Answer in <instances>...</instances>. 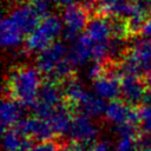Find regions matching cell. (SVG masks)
Returning <instances> with one entry per match:
<instances>
[{"label":"cell","mask_w":151,"mask_h":151,"mask_svg":"<svg viewBox=\"0 0 151 151\" xmlns=\"http://www.w3.org/2000/svg\"><path fill=\"white\" fill-rule=\"evenodd\" d=\"M68 136L71 140L79 143L85 147L86 151H90L92 146L97 143V138L99 136V127L92 120V118L86 117L84 114H77L73 117Z\"/></svg>","instance_id":"obj_5"},{"label":"cell","mask_w":151,"mask_h":151,"mask_svg":"<svg viewBox=\"0 0 151 151\" xmlns=\"http://www.w3.org/2000/svg\"><path fill=\"white\" fill-rule=\"evenodd\" d=\"M68 57V50L61 41H57L38 53L35 59L37 68L46 77L53 72Z\"/></svg>","instance_id":"obj_6"},{"label":"cell","mask_w":151,"mask_h":151,"mask_svg":"<svg viewBox=\"0 0 151 151\" xmlns=\"http://www.w3.org/2000/svg\"><path fill=\"white\" fill-rule=\"evenodd\" d=\"M113 131L118 138H136L138 134L137 125L134 124H123L113 127Z\"/></svg>","instance_id":"obj_20"},{"label":"cell","mask_w":151,"mask_h":151,"mask_svg":"<svg viewBox=\"0 0 151 151\" xmlns=\"http://www.w3.org/2000/svg\"><path fill=\"white\" fill-rule=\"evenodd\" d=\"M73 110L71 109V106L68 104L61 103L60 105H58L57 107H54V110L52 111V113L48 117V122L51 124V126L53 127L55 134H68L71 124H72V112Z\"/></svg>","instance_id":"obj_16"},{"label":"cell","mask_w":151,"mask_h":151,"mask_svg":"<svg viewBox=\"0 0 151 151\" xmlns=\"http://www.w3.org/2000/svg\"><path fill=\"white\" fill-rule=\"evenodd\" d=\"M105 118L107 122L117 125L123 124H134L139 123V114L138 111H136L131 105L126 104L123 100H112L107 104L106 111H105Z\"/></svg>","instance_id":"obj_8"},{"label":"cell","mask_w":151,"mask_h":151,"mask_svg":"<svg viewBox=\"0 0 151 151\" xmlns=\"http://www.w3.org/2000/svg\"><path fill=\"white\" fill-rule=\"evenodd\" d=\"M2 147L4 151H21L31 149L29 139L21 134L17 127L7 129L2 134Z\"/></svg>","instance_id":"obj_17"},{"label":"cell","mask_w":151,"mask_h":151,"mask_svg":"<svg viewBox=\"0 0 151 151\" xmlns=\"http://www.w3.org/2000/svg\"><path fill=\"white\" fill-rule=\"evenodd\" d=\"M147 87L144 80L134 76H125L120 79V96L129 105L143 104Z\"/></svg>","instance_id":"obj_10"},{"label":"cell","mask_w":151,"mask_h":151,"mask_svg":"<svg viewBox=\"0 0 151 151\" xmlns=\"http://www.w3.org/2000/svg\"><path fill=\"white\" fill-rule=\"evenodd\" d=\"M77 1H79V0H51L52 4H54V5L59 6V7H64V8L76 5Z\"/></svg>","instance_id":"obj_25"},{"label":"cell","mask_w":151,"mask_h":151,"mask_svg":"<svg viewBox=\"0 0 151 151\" xmlns=\"http://www.w3.org/2000/svg\"><path fill=\"white\" fill-rule=\"evenodd\" d=\"M63 98H64L63 88L58 83L51 80L42 81L41 87L39 90L38 99L35 104L32 106L35 117L47 120L54 107H57L63 103Z\"/></svg>","instance_id":"obj_3"},{"label":"cell","mask_w":151,"mask_h":151,"mask_svg":"<svg viewBox=\"0 0 151 151\" xmlns=\"http://www.w3.org/2000/svg\"><path fill=\"white\" fill-rule=\"evenodd\" d=\"M25 37L24 32L8 14L2 18L0 25V39L5 48H17L22 44Z\"/></svg>","instance_id":"obj_12"},{"label":"cell","mask_w":151,"mask_h":151,"mask_svg":"<svg viewBox=\"0 0 151 151\" xmlns=\"http://www.w3.org/2000/svg\"><path fill=\"white\" fill-rule=\"evenodd\" d=\"M22 109L24 106L14 99L7 98L2 100L1 109H0V118H1V126L4 131L7 129L15 127L24 119Z\"/></svg>","instance_id":"obj_15"},{"label":"cell","mask_w":151,"mask_h":151,"mask_svg":"<svg viewBox=\"0 0 151 151\" xmlns=\"http://www.w3.org/2000/svg\"><path fill=\"white\" fill-rule=\"evenodd\" d=\"M139 124L145 133H151V101L144 103L138 110Z\"/></svg>","instance_id":"obj_19"},{"label":"cell","mask_w":151,"mask_h":151,"mask_svg":"<svg viewBox=\"0 0 151 151\" xmlns=\"http://www.w3.org/2000/svg\"><path fill=\"white\" fill-rule=\"evenodd\" d=\"M58 151H86L84 146H81L77 142H65L58 146Z\"/></svg>","instance_id":"obj_23"},{"label":"cell","mask_w":151,"mask_h":151,"mask_svg":"<svg viewBox=\"0 0 151 151\" xmlns=\"http://www.w3.org/2000/svg\"><path fill=\"white\" fill-rule=\"evenodd\" d=\"M68 59L74 67L93 60V44L85 34H81L72 42V47L68 50Z\"/></svg>","instance_id":"obj_13"},{"label":"cell","mask_w":151,"mask_h":151,"mask_svg":"<svg viewBox=\"0 0 151 151\" xmlns=\"http://www.w3.org/2000/svg\"><path fill=\"white\" fill-rule=\"evenodd\" d=\"M8 15L20 27V29L24 32L26 38L35 29V27L39 25L40 20L42 19L31 4H24V5L15 6L8 13Z\"/></svg>","instance_id":"obj_9"},{"label":"cell","mask_w":151,"mask_h":151,"mask_svg":"<svg viewBox=\"0 0 151 151\" xmlns=\"http://www.w3.org/2000/svg\"><path fill=\"white\" fill-rule=\"evenodd\" d=\"M41 76L37 67L22 65L12 68L6 79L5 92L8 98L17 100L22 106L32 107L41 87Z\"/></svg>","instance_id":"obj_1"},{"label":"cell","mask_w":151,"mask_h":151,"mask_svg":"<svg viewBox=\"0 0 151 151\" xmlns=\"http://www.w3.org/2000/svg\"><path fill=\"white\" fill-rule=\"evenodd\" d=\"M61 20L65 39L73 42L81 35L83 29H86L88 25V11L83 5L66 7L61 13Z\"/></svg>","instance_id":"obj_4"},{"label":"cell","mask_w":151,"mask_h":151,"mask_svg":"<svg viewBox=\"0 0 151 151\" xmlns=\"http://www.w3.org/2000/svg\"><path fill=\"white\" fill-rule=\"evenodd\" d=\"M61 88L64 97L67 99V104L71 106V109L74 107L88 92L83 86V83L74 77H71L67 80H65L61 85Z\"/></svg>","instance_id":"obj_18"},{"label":"cell","mask_w":151,"mask_h":151,"mask_svg":"<svg viewBox=\"0 0 151 151\" xmlns=\"http://www.w3.org/2000/svg\"><path fill=\"white\" fill-rule=\"evenodd\" d=\"M90 151H114L113 146L111 145L110 142L107 140H100V142H97L92 149Z\"/></svg>","instance_id":"obj_24"},{"label":"cell","mask_w":151,"mask_h":151,"mask_svg":"<svg viewBox=\"0 0 151 151\" xmlns=\"http://www.w3.org/2000/svg\"><path fill=\"white\" fill-rule=\"evenodd\" d=\"M106 104L105 100L99 98L97 94L87 92L84 98L74 106L72 107L73 111H77V114H84L90 118H98L105 114L106 111Z\"/></svg>","instance_id":"obj_14"},{"label":"cell","mask_w":151,"mask_h":151,"mask_svg":"<svg viewBox=\"0 0 151 151\" xmlns=\"http://www.w3.org/2000/svg\"><path fill=\"white\" fill-rule=\"evenodd\" d=\"M64 33L63 20L57 15L44 17L35 29L26 38L25 48L26 52H41L52 44L57 42V39Z\"/></svg>","instance_id":"obj_2"},{"label":"cell","mask_w":151,"mask_h":151,"mask_svg":"<svg viewBox=\"0 0 151 151\" xmlns=\"http://www.w3.org/2000/svg\"><path fill=\"white\" fill-rule=\"evenodd\" d=\"M99 0H83V6L90 12V11H92V8H94V4L96 2H98Z\"/></svg>","instance_id":"obj_26"},{"label":"cell","mask_w":151,"mask_h":151,"mask_svg":"<svg viewBox=\"0 0 151 151\" xmlns=\"http://www.w3.org/2000/svg\"><path fill=\"white\" fill-rule=\"evenodd\" d=\"M137 151H151V136L144 133L137 137Z\"/></svg>","instance_id":"obj_22"},{"label":"cell","mask_w":151,"mask_h":151,"mask_svg":"<svg viewBox=\"0 0 151 151\" xmlns=\"http://www.w3.org/2000/svg\"><path fill=\"white\" fill-rule=\"evenodd\" d=\"M137 138H118L116 151H137Z\"/></svg>","instance_id":"obj_21"},{"label":"cell","mask_w":151,"mask_h":151,"mask_svg":"<svg viewBox=\"0 0 151 151\" xmlns=\"http://www.w3.org/2000/svg\"><path fill=\"white\" fill-rule=\"evenodd\" d=\"M15 127L26 138L33 139L39 143L51 142L55 136V132L50 122L39 117L24 118Z\"/></svg>","instance_id":"obj_7"},{"label":"cell","mask_w":151,"mask_h":151,"mask_svg":"<svg viewBox=\"0 0 151 151\" xmlns=\"http://www.w3.org/2000/svg\"><path fill=\"white\" fill-rule=\"evenodd\" d=\"M11 4H13V5H15V6H19V5H24V4H27L26 1L27 0H8Z\"/></svg>","instance_id":"obj_27"},{"label":"cell","mask_w":151,"mask_h":151,"mask_svg":"<svg viewBox=\"0 0 151 151\" xmlns=\"http://www.w3.org/2000/svg\"><path fill=\"white\" fill-rule=\"evenodd\" d=\"M93 92L104 100H116L120 94V80L118 77L110 73L103 74L92 83Z\"/></svg>","instance_id":"obj_11"}]
</instances>
